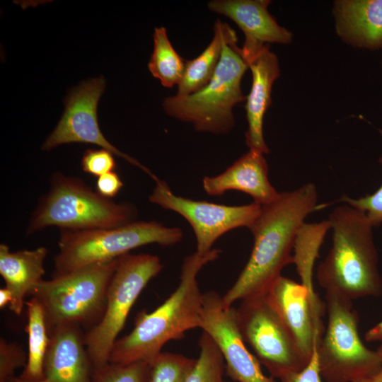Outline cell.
Masks as SVG:
<instances>
[{
    "mask_svg": "<svg viewBox=\"0 0 382 382\" xmlns=\"http://www.w3.org/2000/svg\"><path fill=\"white\" fill-rule=\"evenodd\" d=\"M314 184L306 183L279 192L273 202L262 205L250 229L254 237L250 256L233 286L222 296L226 306L237 301L266 294L286 265L294 263L291 251L305 219L317 207Z\"/></svg>",
    "mask_w": 382,
    "mask_h": 382,
    "instance_id": "obj_1",
    "label": "cell"
},
{
    "mask_svg": "<svg viewBox=\"0 0 382 382\" xmlns=\"http://www.w3.org/2000/svg\"><path fill=\"white\" fill-rule=\"evenodd\" d=\"M220 253L221 250L212 249L206 255L195 252L187 255L176 289L152 312L143 311L137 315L132 330L115 342L109 363L143 361L151 365L166 342L183 338L187 330L200 328L204 294L197 277Z\"/></svg>",
    "mask_w": 382,
    "mask_h": 382,
    "instance_id": "obj_2",
    "label": "cell"
},
{
    "mask_svg": "<svg viewBox=\"0 0 382 382\" xmlns=\"http://www.w3.org/2000/svg\"><path fill=\"white\" fill-rule=\"evenodd\" d=\"M331 248L317 268L319 285L325 292L353 301L382 294V279L373 226L364 212L348 204L333 209Z\"/></svg>",
    "mask_w": 382,
    "mask_h": 382,
    "instance_id": "obj_3",
    "label": "cell"
},
{
    "mask_svg": "<svg viewBox=\"0 0 382 382\" xmlns=\"http://www.w3.org/2000/svg\"><path fill=\"white\" fill-rule=\"evenodd\" d=\"M238 38L225 43L218 66L208 83L187 96L166 98V113L190 123L198 132L226 134L235 125L234 107L245 100L241 81L248 64L243 57Z\"/></svg>",
    "mask_w": 382,
    "mask_h": 382,
    "instance_id": "obj_4",
    "label": "cell"
},
{
    "mask_svg": "<svg viewBox=\"0 0 382 382\" xmlns=\"http://www.w3.org/2000/svg\"><path fill=\"white\" fill-rule=\"evenodd\" d=\"M137 216L133 204L116 203L80 178L55 173L50 191L31 215L27 233L52 226L69 230L113 228L135 221Z\"/></svg>",
    "mask_w": 382,
    "mask_h": 382,
    "instance_id": "obj_5",
    "label": "cell"
},
{
    "mask_svg": "<svg viewBox=\"0 0 382 382\" xmlns=\"http://www.w3.org/2000/svg\"><path fill=\"white\" fill-rule=\"evenodd\" d=\"M182 238L180 228L167 227L155 221H134L106 228L61 229L52 277L115 260L142 245L157 243L170 246Z\"/></svg>",
    "mask_w": 382,
    "mask_h": 382,
    "instance_id": "obj_6",
    "label": "cell"
},
{
    "mask_svg": "<svg viewBox=\"0 0 382 382\" xmlns=\"http://www.w3.org/2000/svg\"><path fill=\"white\" fill-rule=\"evenodd\" d=\"M116 260L42 279L30 291L43 308L48 332L64 325L95 326L103 316Z\"/></svg>",
    "mask_w": 382,
    "mask_h": 382,
    "instance_id": "obj_7",
    "label": "cell"
},
{
    "mask_svg": "<svg viewBox=\"0 0 382 382\" xmlns=\"http://www.w3.org/2000/svg\"><path fill=\"white\" fill-rule=\"evenodd\" d=\"M328 325L318 346L320 374L325 382H355L382 365L376 350L363 343L352 301L325 292Z\"/></svg>",
    "mask_w": 382,
    "mask_h": 382,
    "instance_id": "obj_8",
    "label": "cell"
},
{
    "mask_svg": "<svg viewBox=\"0 0 382 382\" xmlns=\"http://www.w3.org/2000/svg\"><path fill=\"white\" fill-rule=\"evenodd\" d=\"M162 269L160 258L154 255L128 253L117 258L103 316L84 333L86 347L93 369L109 363L112 349L132 307L149 281Z\"/></svg>",
    "mask_w": 382,
    "mask_h": 382,
    "instance_id": "obj_9",
    "label": "cell"
},
{
    "mask_svg": "<svg viewBox=\"0 0 382 382\" xmlns=\"http://www.w3.org/2000/svg\"><path fill=\"white\" fill-rule=\"evenodd\" d=\"M236 312L244 342L271 376L279 378L308 363L265 294L241 301Z\"/></svg>",
    "mask_w": 382,
    "mask_h": 382,
    "instance_id": "obj_10",
    "label": "cell"
},
{
    "mask_svg": "<svg viewBox=\"0 0 382 382\" xmlns=\"http://www.w3.org/2000/svg\"><path fill=\"white\" fill-rule=\"evenodd\" d=\"M149 195L150 202L175 212L186 219L196 238V252L206 255L215 241L226 232L239 227L251 228L262 206L253 202L241 206H228L207 201L185 198L173 193L168 184L158 178Z\"/></svg>",
    "mask_w": 382,
    "mask_h": 382,
    "instance_id": "obj_11",
    "label": "cell"
},
{
    "mask_svg": "<svg viewBox=\"0 0 382 382\" xmlns=\"http://www.w3.org/2000/svg\"><path fill=\"white\" fill-rule=\"evenodd\" d=\"M105 88V80L103 76H99L83 81L71 90L64 100L65 110L62 117L43 143L42 149L49 151L73 142L96 144L141 168L154 179L156 176L147 168L112 145L100 131L97 106Z\"/></svg>",
    "mask_w": 382,
    "mask_h": 382,
    "instance_id": "obj_12",
    "label": "cell"
},
{
    "mask_svg": "<svg viewBox=\"0 0 382 382\" xmlns=\"http://www.w3.org/2000/svg\"><path fill=\"white\" fill-rule=\"evenodd\" d=\"M200 328L219 349L226 373L236 382H277L262 372L260 363L247 348L241 334L236 308L226 306L214 291L204 294Z\"/></svg>",
    "mask_w": 382,
    "mask_h": 382,
    "instance_id": "obj_13",
    "label": "cell"
},
{
    "mask_svg": "<svg viewBox=\"0 0 382 382\" xmlns=\"http://www.w3.org/2000/svg\"><path fill=\"white\" fill-rule=\"evenodd\" d=\"M265 295L299 349L309 361L325 332L322 317L325 306L315 303L309 291L301 283L282 275Z\"/></svg>",
    "mask_w": 382,
    "mask_h": 382,
    "instance_id": "obj_14",
    "label": "cell"
},
{
    "mask_svg": "<svg viewBox=\"0 0 382 382\" xmlns=\"http://www.w3.org/2000/svg\"><path fill=\"white\" fill-rule=\"evenodd\" d=\"M269 0H212L208 8L223 15L243 31L245 41L241 48L248 64L270 43L288 45L292 34L279 25L269 13Z\"/></svg>",
    "mask_w": 382,
    "mask_h": 382,
    "instance_id": "obj_15",
    "label": "cell"
},
{
    "mask_svg": "<svg viewBox=\"0 0 382 382\" xmlns=\"http://www.w3.org/2000/svg\"><path fill=\"white\" fill-rule=\"evenodd\" d=\"M49 335L44 378L37 382H94L93 366L80 326L60 325ZM9 382L27 381L14 376Z\"/></svg>",
    "mask_w": 382,
    "mask_h": 382,
    "instance_id": "obj_16",
    "label": "cell"
},
{
    "mask_svg": "<svg viewBox=\"0 0 382 382\" xmlns=\"http://www.w3.org/2000/svg\"><path fill=\"white\" fill-rule=\"evenodd\" d=\"M202 187L205 192L212 196H221L229 190L243 192L261 206L273 202L279 195L269 180L264 154L252 150L221 174L204 177Z\"/></svg>",
    "mask_w": 382,
    "mask_h": 382,
    "instance_id": "obj_17",
    "label": "cell"
},
{
    "mask_svg": "<svg viewBox=\"0 0 382 382\" xmlns=\"http://www.w3.org/2000/svg\"><path fill=\"white\" fill-rule=\"evenodd\" d=\"M267 45L248 63L252 85L245 105L248 129L245 144L249 150L270 152L263 136L264 116L272 103V89L280 75L279 60Z\"/></svg>",
    "mask_w": 382,
    "mask_h": 382,
    "instance_id": "obj_18",
    "label": "cell"
},
{
    "mask_svg": "<svg viewBox=\"0 0 382 382\" xmlns=\"http://www.w3.org/2000/svg\"><path fill=\"white\" fill-rule=\"evenodd\" d=\"M333 14L337 35L353 47L382 48V0H339Z\"/></svg>",
    "mask_w": 382,
    "mask_h": 382,
    "instance_id": "obj_19",
    "label": "cell"
},
{
    "mask_svg": "<svg viewBox=\"0 0 382 382\" xmlns=\"http://www.w3.org/2000/svg\"><path fill=\"white\" fill-rule=\"evenodd\" d=\"M47 255V249L42 246L11 252L7 245H0V274L5 286L12 292L13 300L8 308L16 315L22 313L25 297L42 280Z\"/></svg>",
    "mask_w": 382,
    "mask_h": 382,
    "instance_id": "obj_20",
    "label": "cell"
},
{
    "mask_svg": "<svg viewBox=\"0 0 382 382\" xmlns=\"http://www.w3.org/2000/svg\"><path fill=\"white\" fill-rule=\"evenodd\" d=\"M213 31V37L207 47L197 57L185 61L184 75L176 95H190L204 87L218 66L225 43L238 38L236 31L220 19L215 21Z\"/></svg>",
    "mask_w": 382,
    "mask_h": 382,
    "instance_id": "obj_21",
    "label": "cell"
},
{
    "mask_svg": "<svg viewBox=\"0 0 382 382\" xmlns=\"http://www.w3.org/2000/svg\"><path fill=\"white\" fill-rule=\"evenodd\" d=\"M28 322V361L18 377L27 382H37L44 378V364L50 343L45 316L39 301L31 297L25 301Z\"/></svg>",
    "mask_w": 382,
    "mask_h": 382,
    "instance_id": "obj_22",
    "label": "cell"
},
{
    "mask_svg": "<svg viewBox=\"0 0 382 382\" xmlns=\"http://www.w3.org/2000/svg\"><path fill=\"white\" fill-rule=\"evenodd\" d=\"M330 228L328 220L314 224L304 223L295 240L294 264L301 283L308 289L313 300L319 298L313 287V267L324 238Z\"/></svg>",
    "mask_w": 382,
    "mask_h": 382,
    "instance_id": "obj_23",
    "label": "cell"
},
{
    "mask_svg": "<svg viewBox=\"0 0 382 382\" xmlns=\"http://www.w3.org/2000/svg\"><path fill=\"white\" fill-rule=\"evenodd\" d=\"M153 40L154 49L148 63L150 73L166 88L178 86L184 75L186 59L176 52L164 27L155 28Z\"/></svg>",
    "mask_w": 382,
    "mask_h": 382,
    "instance_id": "obj_24",
    "label": "cell"
},
{
    "mask_svg": "<svg viewBox=\"0 0 382 382\" xmlns=\"http://www.w3.org/2000/svg\"><path fill=\"white\" fill-rule=\"evenodd\" d=\"M199 355L185 382H224L226 365L213 340L203 332L199 341Z\"/></svg>",
    "mask_w": 382,
    "mask_h": 382,
    "instance_id": "obj_25",
    "label": "cell"
},
{
    "mask_svg": "<svg viewBox=\"0 0 382 382\" xmlns=\"http://www.w3.org/2000/svg\"><path fill=\"white\" fill-rule=\"evenodd\" d=\"M196 361L180 354L161 352L151 364V382H185Z\"/></svg>",
    "mask_w": 382,
    "mask_h": 382,
    "instance_id": "obj_26",
    "label": "cell"
},
{
    "mask_svg": "<svg viewBox=\"0 0 382 382\" xmlns=\"http://www.w3.org/2000/svg\"><path fill=\"white\" fill-rule=\"evenodd\" d=\"M93 379L94 382H151V365L143 361L108 363L94 369Z\"/></svg>",
    "mask_w": 382,
    "mask_h": 382,
    "instance_id": "obj_27",
    "label": "cell"
},
{
    "mask_svg": "<svg viewBox=\"0 0 382 382\" xmlns=\"http://www.w3.org/2000/svg\"><path fill=\"white\" fill-rule=\"evenodd\" d=\"M28 361V352L16 342L0 339V382H9L16 371L24 368Z\"/></svg>",
    "mask_w": 382,
    "mask_h": 382,
    "instance_id": "obj_28",
    "label": "cell"
},
{
    "mask_svg": "<svg viewBox=\"0 0 382 382\" xmlns=\"http://www.w3.org/2000/svg\"><path fill=\"white\" fill-rule=\"evenodd\" d=\"M379 132L382 136V129H379ZM378 162L382 163V156ZM340 201L364 212L373 227L382 224V185L372 195H367L358 199L345 195Z\"/></svg>",
    "mask_w": 382,
    "mask_h": 382,
    "instance_id": "obj_29",
    "label": "cell"
},
{
    "mask_svg": "<svg viewBox=\"0 0 382 382\" xmlns=\"http://www.w3.org/2000/svg\"><path fill=\"white\" fill-rule=\"evenodd\" d=\"M113 154L105 149H87L81 159V167L84 172L95 176L114 171L115 161Z\"/></svg>",
    "mask_w": 382,
    "mask_h": 382,
    "instance_id": "obj_30",
    "label": "cell"
},
{
    "mask_svg": "<svg viewBox=\"0 0 382 382\" xmlns=\"http://www.w3.org/2000/svg\"><path fill=\"white\" fill-rule=\"evenodd\" d=\"M318 344L315 346L312 357L306 366L299 371L284 374L279 378L280 382H323L318 361Z\"/></svg>",
    "mask_w": 382,
    "mask_h": 382,
    "instance_id": "obj_31",
    "label": "cell"
},
{
    "mask_svg": "<svg viewBox=\"0 0 382 382\" xmlns=\"http://www.w3.org/2000/svg\"><path fill=\"white\" fill-rule=\"evenodd\" d=\"M123 186L118 175L111 171L98 177L96 192L102 197L110 199L117 195Z\"/></svg>",
    "mask_w": 382,
    "mask_h": 382,
    "instance_id": "obj_32",
    "label": "cell"
},
{
    "mask_svg": "<svg viewBox=\"0 0 382 382\" xmlns=\"http://www.w3.org/2000/svg\"><path fill=\"white\" fill-rule=\"evenodd\" d=\"M364 338L367 342H382V320L366 332Z\"/></svg>",
    "mask_w": 382,
    "mask_h": 382,
    "instance_id": "obj_33",
    "label": "cell"
},
{
    "mask_svg": "<svg viewBox=\"0 0 382 382\" xmlns=\"http://www.w3.org/2000/svg\"><path fill=\"white\" fill-rule=\"evenodd\" d=\"M13 300V294L6 286L0 289V308L3 309L6 306H9Z\"/></svg>",
    "mask_w": 382,
    "mask_h": 382,
    "instance_id": "obj_34",
    "label": "cell"
},
{
    "mask_svg": "<svg viewBox=\"0 0 382 382\" xmlns=\"http://www.w3.org/2000/svg\"><path fill=\"white\" fill-rule=\"evenodd\" d=\"M355 382H382V365L374 374Z\"/></svg>",
    "mask_w": 382,
    "mask_h": 382,
    "instance_id": "obj_35",
    "label": "cell"
},
{
    "mask_svg": "<svg viewBox=\"0 0 382 382\" xmlns=\"http://www.w3.org/2000/svg\"><path fill=\"white\" fill-rule=\"evenodd\" d=\"M376 352L382 359V344L377 348Z\"/></svg>",
    "mask_w": 382,
    "mask_h": 382,
    "instance_id": "obj_36",
    "label": "cell"
},
{
    "mask_svg": "<svg viewBox=\"0 0 382 382\" xmlns=\"http://www.w3.org/2000/svg\"><path fill=\"white\" fill-rule=\"evenodd\" d=\"M224 382H228V381H224Z\"/></svg>",
    "mask_w": 382,
    "mask_h": 382,
    "instance_id": "obj_37",
    "label": "cell"
}]
</instances>
